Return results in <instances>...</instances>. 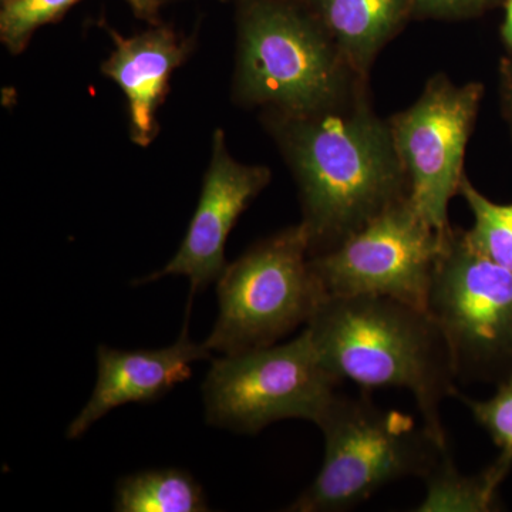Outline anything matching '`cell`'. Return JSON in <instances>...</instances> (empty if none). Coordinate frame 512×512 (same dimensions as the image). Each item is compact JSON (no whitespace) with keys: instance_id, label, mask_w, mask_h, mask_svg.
Masks as SVG:
<instances>
[{"instance_id":"cell-1","label":"cell","mask_w":512,"mask_h":512,"mask_svg":"<svg viewBox=\"0 0 512 512\" xmlns=\"http://www.w3.org/2000/svg\"><path fill=\"white\" fill-rule=\"evenodd\" d=\"M276 124L301 192L309 255L338 247L409 197L389 121L370 106L365 83L336 106Z\"/></svg>"},{"instance_id":"cell-2","label":"cell","mask_w":512,"mask_h":512,"mask_svg":"<svg viewBox=\"0 0 512 512\" xmlns=\"http://www.w3.org/2000/svg\"><path fill=\"white\" fill-rule=\"evenodd\" d=\"M306 330L340 382L409 390L424 427L448 446L441 407L458 396V380L446 339L426 309L386 296H326Z\"/></svg>"},{"instance_id":"cell-3","label":"cell","mask_w":512,"mask_h":512,"mask_svg":"<svg viewBox=\"0 0 512 512\" xmlns=\"http://www.w3.org/2000/svg\"><path fill=\"white\" fill-rule=\"evenodd\" d=\"M316 426L325 440L322 467L286 511L352 510L384 485L426 477L450 450L409 414L383 409L367 396L336 393Z\"/></svg>"},{"instance_id":"cell-4","label":"cell","mask_w":512,"mask_h":512,"mask_svg":"<svg viewBox=\"0 0 512 512\" xmlns=\"http://www.w3.org/2000/svg\"><path fill=\"white\" fill-rule=\"evenodd\" d=\"M237 82L247 103L306 116L342 103L366 79L313 13L285 0H254L239 26Z\"/></svg>"},{"instance_id":"cell-5","label":"cell","mask_w":512,"mask_h":512,"mask_svg":"<svg viewBox=\"0 0 512 512\" xmlns=\"http://www.w3.org/2000/svg\"><path fill=\"white\" fill-rule=\"evenodd\" d=\"M217 295L220 312L204 342L211 352L268 348L308 325L328 295L313 272L305 227L285 229L228 264Z\"/></svg>"},{"instance_id":"cell-6","label":"cell","mask_w":512,"mask_h":512,"mask_svg":"<svg viewBox=\"0 0 512 512\" xmlns=\"http://www.w3.org/2000/svg\"><path fill=\"white\" fill-rule=\"evenodd\" d=\"M339 384L305 329L284 345L212 360L202 384L205 420L210 426L252 436L281 420L316 424Z\"/></svg>"},{"instance_id":"cell-7","label":"cell","mask_w":512,"mask_h":512,"mask_svg":"<svg viewBox=\"0 0 512 512\" xmlns=\"http://www.w3.org/2000/svg\"><path fill=\"white\" fill-rule=\"evenodd\" d=\"M426 311L446 339L461 383L512 375V272L478 254L464 231L444 241Z\"/></svg>"},{"instance_id":"cell-8","label":"cell","mask_w":512,"mask_h":512,"mask_svg":"<svg viewBox=\"0 0 512 512\" xmlns=\"http://www.w3.org/2000/svg\"><path fill=\"white\" fill-rule=\"evenodd\" d=\"M447 235L424 221L406 197L338 247L311 256V265L328 296H386L426 309Z\"/></svg>"},{"instance_id":"cell-9","label":"cell","mask_w":512,"mask_h":512,"mask_svg":"<svg viewBox=\"0 0 512 512\" xmlns=\"http://www.w3.org/2000/svg\"><path fill=\"white\" fill-rule=\"evenodd\" d=\"M483 93L480 83L456 84L437 74L412 107L389 120L409 200L441 235L453 229L448 204L460 191L464 154Z\"/></svg>"},{"instance_id":"cell-10","label":"cell","mask_w":512,"mask_h":512,"mask_svg":"<svg viewBox=\"0 0 512 512\" xmlns=\"http://www.w3.org/2000/svg\"><path fill=\"white\" fill-rule=\"evenodd\" d=\"M269 180L271 171L268 168L241 164L229 156L224 133L218 130L200 201L180 249L163 269L140 279L137 284L158 281L164 276H185L190 281V312L194 296L217 282L227 268L225 245L228 235Z\"/></svg>"},{"instance_id":"cell-11","label":"cell","mask_w":512,"mask_h":512,"mask_svg":"<svg viewBox=\"0 0 512 512\" xmlns=\"http://www.w3.org/2000/svg\"><path fill=\"white\" fill-rule=\"evenodd\" d=\"M212 359L205 343H195L185 323L180 338L167 348H97V380L89 402L69 424L66 437L77 440L106 414L126 404L153 403L192 377V363Z\"/></svg>"},{"instance_id":"cell-12","label":"cell","mask_w":512,"mask_h":512,"mask_svg":"<svg viewBox=\"0 0 512 512\" xmlns=\"http://www.w3.org/2000/svg\"><path fill=\"white\" fill-rule=\"evenodd\" d=\"M116 49L103 73L123 90L130 111L131 136L147 146L156 134V113L171 73L187 57V46L170 29L123 37L113 33Z\"/></svg>"},{"instance_id":"cell-13","label":"cell","mask_w":512,"mask_h":512,"mask_svg":"<svg viewBox=\"0 0 512 512\" xmlns=\"http://www.w3.org/2000/svg\"><path fill=\"white\" fill-rule=\"evenodd\" d=\"M353 72L367 80L384 46L413 13V0H309Z\"/></svg>"},{"instance_id":"cell-14","label":"cell","mask_w":512,"mask_h":512,"mask_svg":"<svg viewBox=\"0 0 512 512\" xmlns=\"http://www.w3.org/2000/svg\"><path fill=\"white\" fill-rule=\"evenodd\" d=\"M207 494L181 468L146 470L121 478L116 487L117 512H207Z\"/></svg>"},{"instance_id":"cell-15","label":"cell","mask_w":512,"mask_h":512,"mask_svg":"<svg viewBox=\"0 0 512 512\" xmlns=\"http://www.w3.org/2000/svg\"><path fill=\"white\" fill-rule=\"evenodd\" d=\"M426 495L417 512H487L495 510L497 488L501 484L488 467L477 476L460 473L450 450L423 478Z\"/></svg>"},{"instance_id":"cell-16","label":"cell","mask_w":512,"mask_h":512,"mask_svg":"<svg viewBox=\"0 0 512 512\" xmlns=\"http://www.w3.org/2000/svg\"><path fill=\"white\" fill-rule=\"evenodd\" d=\"M458 194L463 195L474 217L473 228L464 231L468 245L512 272V204H495L488 200L466 175Z\"/></svg>"},{"instance_id":"cell-17","label":"cell","mask_w":512,"mask_h":512,"mask_svg":"<svg viewBox=\"0 0 512 512\" xmlns=\"http://www.w3.org/2000/svg\"><path fill=\"white\" fill-rule=\"evenodd\" d=\"M457 397L500 448V457L490 468L494 476L503 481L512 464V375L500 383L497 393L488 400L467 399L460 393Z\"/></svg>"},{"instance_id":"cell-18","label":"cell","mask_w":512,"mask_h":512,"mask_svg":"<svg viewBox=\"0 0 512 512\" xmlns=\"http://www.w3.org/2000/svg\"><path fill=\"white\" fill-rule=\"evenodd\" d=\"M77 0H5L0 13V37L13 53L22 52L33 32L53 22Z\"/></svg>"},{"instance_id":"cell-19","label":"cell","mask_w":512,"mask_h":512,"mask_svg":"<svg viewBox=\"0 0 512 512\" xmlns=\"http://www.w3.org/2000/svg\"><path fill=\"white\" fill-rule=\"evenodd\" d=\"M487 0H413V13L434 18H463L473 15Z\"/></svg>"},{"instance_id":"cell-20","label":"cell","mask_w":512,"mask_h":512,"mask_svg":"<svg viewBox=\"0 0 512 512\" xmlns=\"http://www.w3.org/2000/svg\"><path fill=\"white\" fill-rule=\"evenodd\" d=\"M140 18L150 19L157 13L161 0H127Z\"/></svg>"},{"instance_id":"cell-21","label":"cell","mask_w":512,"mask_h":512,"mask_svg":"<svg viewBox=\"0 0 512 512\" xmlns=\"http://www.w3.org/2000/svg\"><path fill=\"white\" fill-rule=\"evenodd\" d=\"M503 39L508 49L512 50V0H507V9H505L503 25Z\"/></svg>"},{"instance_id":"cell-22","label":"cell","mask_w":512,"mask_h":512,"mask_svg":"<svg viewBox=\"0 0 512 512\" xmlns=\"http://www.w3.org/2000/svg\"><path fill=\"white\" fill-rule=\"evenodd\" d=\"M505 106H507L508 117H510L511 127H512V70H505Z\"/></svg>"},{"instance_id":"cell-23","label":"cell","mask_w":512,"mask_h":512,"mask_svg":"<svg viewBox=\"0 0 512 512\" xmlns=\"http://www.w3.org/2000/svg\"><path fill=\"white\" fill-rule=\"evenodd\" d=\"M3 2H5V0H3Z\"/></svg>"}]
</instances>
